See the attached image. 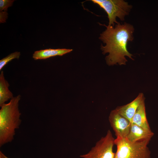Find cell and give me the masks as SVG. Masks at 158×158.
Masks as SVG:
<instances>
[{"mask_svg": "<svg viewBox=\"0 0 158 158\" xmlns=\"http://www.w3.org/2000/svg\"><path fill=\"white\" fill-rule=\"evenodd\" d=\"M100 24L106 28L100 34L99 38L105 44L104 46L101 45V46L102 54L109 53L105 58L107 64L109 66L117 64L125 65L127 61L126 56L134 60L132 57L133 55L128 51L127 48L128 42L133 40V26L126 22L123 24L118 22L114 27Z\"/></svg>", "mask_w": 158, "mask_h": 158, "instance_id": "cell-1", "label": "cell"}, {"mask_svg": "<svg viewBox=\"0 0 158 158\" xmlns=\"http://www.w3.org/2000/svg\"><path fill=\"white\" fill-rule=\"evenodd\" d=\"M21 96L18 95L4 104L0 110V147L11 142L15 134V130L18 128L21 120L19 109Z\"/></svg>", "mask_w": 158, "mask_h": 158, "instance_id": "cell-2", "label": "cell"}, {"mask_svg": "<svg viewBox=\"0 0 158 158\" xmlns=\"http://www.w3.org/2000/svg\"><path fill=\"white\" fill-rule=\"evenodd\" d=\"M150 140L131 142L126 138L116 137L114 140L117 150L114 158H151V152L147 146Z\"/></svg>", "mask_w": 158, "mask_h": 158, "instance_id": "cell-3", "label": "cell"}, {"mask_svg": "<svg viewBox=\"0 0 158 158\" xmlns=\"http://www.w3.org/2000/svg\"><path fill=\"white\" fill-rule=\"evenodd\" d=\"M98 5L107 13L109 20L108 25L114 27L117 23L116 18L123 21L125 17L128 15L132 6L123 0H92Z\"/></svg>", "mask_w": 158, "mask_h": 158, "instance_id": "cell-4", "label": "cell"}, {"mask_svg": "<svg viewBox=\"0 0 158 158\" xmlns=\"http://www.w3.org/2000/svg\"><path fill=\"white\" fill-rule=\"evenodd\" d=\"M115 139L109 130L104 137L102 138L95 146L87 154L82 155L83 158H114L113 151Z\"/></svg>", "mask_w": 158, "mask_h": 158, "instance_id": "cell-5", "label": "cell"}, {"mask_svg": "<svg viewBox=\"0 0 158 158\" xmlns=\"http://www.w3.org/2000/svg\"><path fill=\"white\" fill-rule=\"evenodd\" d=\"M109 119L116 137L126 138L129 132L131 123L115 109L111 111Z\"/></svg>", "mask_w": 158, "mask_h": 158, "instance_id": "cell-6", "label": "cell"}, {"mask_svg": "<svg viewBox=\"0 0 158 158\" xmlns=\"http://www.w3.org/2000/svg\"><path fill=\"white\" fill-rule=\"evenodd\" d=\"M144 97L143 93H140L131 102L126 105L118 107L115 109L120 114L131 123L132 118L138 108Z\"/></svg>", "mask_w": 158, "mask_h": 158, "instance_id": "cell-7", "label": "cell"}, {"mask_svg": "<svg viewBox=\"0 0 158 158\" xmlns=\"http://www.w3.org/2000/svg\"><path fill=\"white\" fill-rule=\"evenodd\" d=\"M154 135L152 131H147L131 123L129 132L126 138L130 142H135L147 139L151 140Z\"/></svg>", "mask_w": 158, "mask_h": 158, "instance_id": "cell-8", "label": "cell"}, {"mask_svg": "<svg viewBox=\"0 0 158 158\" xmlns=\"http://www.w3.org/2000/svg\"><path fill=\"white\" fill-rule=\"evenodd\" d=\"M145 100L144 97L132 118L131 123L135 124L147 131H151L146 117Z\"/></svg>", "mask_w": 158, "mask_h": 158, "instance_id": "cell-9", "label": "cell"}, {"mask_svg": "<svg viewBox=\"0 0 158 158\" xmlns=\"http://www.w3.org/2000/svg\"><path fill=\"white\" fill-rule=\"evenodd\" d=\"M72 49H49L35 51L32 55V58L35 60L44 59L57 56H62L69 53Z\"/></svg>", "mask_w": 158, "mask_h": 158, "instance_id": "cell-10", "label": "cell"}, {"mask_svg": "<svg viewBox=\"0 0 158 158\" xmlns=\"http://www.w3.org/2000/svg\"><path fill=\"white\" fill-rule=\"evenodd\" d=\"M9 84L5 79L4 72L2 71L0 74V107L5 104L6 102L12 99L13 95L9 90Z\"/></svg>", "mask_w": 158, "mask_h": 158, "instance_id": "cell-11", "label": "cell"}, {"mask_svg": "<svg viewBox=\"0 0 158 158\" xmlns=\"http://www.w3.org/2000/svg\"><path fill=\"white\" fill-rule=\"evenodd\" d=\"M20 52L16 51L12 53L7 56L0 60V70L8 63L15 59H18L20 57Z\"/></svg>", "mask_w": 158, "mask_h": 158, "instance_id": "cell-12", "label": "cell"}, {"mask_svg": "<svg viewBox=\"0 0 158 158\" xmlns=\"http://www.w3.org/2000/svg\"><path fill=\"white\" fill-rule=\"evenodd\" d=\"M14 1L11 0H0V12L3 11H6L8 8L12 6Z\"/></svg>", "mask_w": 158, "mask_h": 158, "instance_id": "cell-13", "label": "cell"}, {"mask_svg": "<svg viewBox=\"0 0 158 158\" xmlns=\"http://www.w3.org/2000/svg\"><path fill=\"white\" fill-rule=\"evenodd\" d=\"M8 13L6 11L0 12V23H4L7 17Z\"/></svg>", "mask_w": 158, "mask_h": 158, "instance_id": "cell-14", "label": "cell"}, {"mask_svg": "<svg viewBox=\"0 0 158 158\" xmlns=\"http://www.w3.org/2000/svg\"><path fill=\"white\" fill-rule=\"evenodd\" d=\"M0 158H9L6 156L1 151H0Z\"/></svg>", "mask_w": 158, "mask_h": 158, "instance_id": "cell-15", "label": "cell"}]
</instances>
